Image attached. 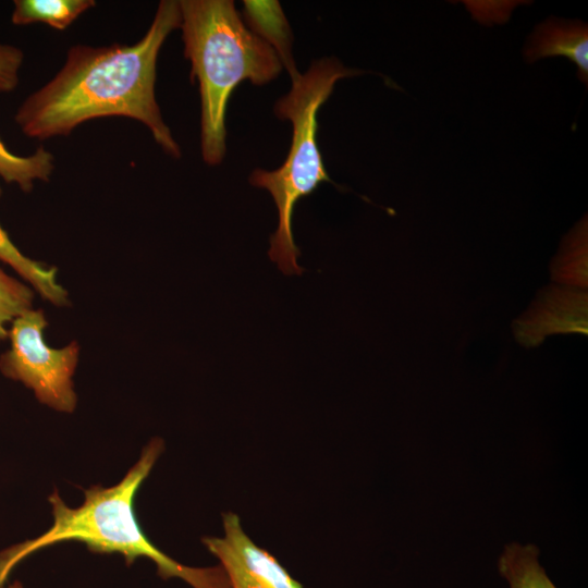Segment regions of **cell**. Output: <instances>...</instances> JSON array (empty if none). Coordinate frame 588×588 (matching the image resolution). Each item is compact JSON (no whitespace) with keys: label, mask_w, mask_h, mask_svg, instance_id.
<instances>
[{"label":"cell","mask_w":588,"mask_h":588,"mask_svg":"<svg viewBox=\"0 0 588 588\" xmlns=\"http://www.w3.org/2000/svg\"><path fill=\"white\" fill-rule=\"evenodd\" d=\"M24 62L21 48L0 44V94L15 90L20 82V70Z\"/></svg>","instance_id":"16"},{"label":"cell","mask_w":588,"mask_h":588,"mask_svg":"<svg viewBox=\"0 0 588 588\" xmlns=\"http://www.w3.org/2000/svg\"><path fill=\"white\" fill-rule=\"evenodd\" d=\"M553 279L564 285L587 286V221H580L564 238L552 265Z\"/></svg>","instance_id":"14"},{"label":"cell","mask_w":588,"mask_h":588,"mask_svg":"<svg viewBox=\"0 0 588 588\" xmlns=\"http://www.w3.org/2000/svg\"><path fill=\"white\" fill-rule=\"evenodd\" d=\"M180 25L179 1L162 0L135 44L72 46L59 72L17 108L15 123L25 136L45 140L68 136L90 120L130 118L147 126L166 154L180 158L181 148L163 121L155 93L159 51Z\"/></svg>","instance_id":"1"},{"label":"cell","mask_w":588,"mask_h":588,"mask_svg":"<svg viewBox=\"0 0 588 588\" xmlns=\"http://www.w3.org/2000/svg\"><path fill=\"white\" fill-rule=\"evenodd\" d=\"M11 22L23 26L36 23L64 30L84 12L95 7L94 0H14Z\"/></svg>","instance_id":"11"},{"label":"cell","mask_w":588,"mask_h":588,"mask_svg":"<svg viewBox=\"0 0 588 588\" xmlns=\"http://www.w3.org/2000/svg\"><path fill=\"white\" fill-rule=\"evenodd\" d=\"M48 322L41 309H29L9 328L10 346L0 355V372L33 391L44 405L62 413L76 407L73 376L79 356L76 342L54 348L45 342Z\"/></svg>","instance_id":"5"},{"label":"cell","mask_w":588,"mask_h":588,"mask_svg":"<svg viewBox=\"0 0 588 588\" xmlns=\"http://www.w3.org/2000/svg\"><path fill=\"white\" fill-rule=\"evenodd\" d=\"M224 536L203 539L216 555L231 588H303L266 550L256 546L234 513L223 515Z\"/></svg>","instance_id":"6"},{"label":"cell","mask_w":588,"mask_h":588,"mask_svg":"<svg viewBox=\"0 0 588 588\" xmlns=\"http://www.w3.org/2000/svg\"><path fill=\"white\" fill-rule=\"evenodd\" d=\"M184 56L197 79L201 102V156L209 166L225 155V112L234 88L244 79L264 85L282 63L261 37L247 28L231 0H181Z\"/></svg>","instance_id":"3"},{"label":"cell","mask_w":588,"mask_h":588,"mask_svg":"<svg viewBox=\"0 0 588 588\" xmlns=\"http://www.w3.org/2000/svg\"><path fill=\"white\" fill-rule=\"evenodd\" d=\"M360 73L359 70L345 68L335 58L317 60L307 72L292 81L291 90L275 102V115L290 120L293 126L289 155L283 164L273 171L254 170L249 183L267 189L278 208V228L270 236L268 255L285 275H301L304 271L297 264L301 250L292 232L295 206L321 183L332 182L317 143L318 110L339 79Z\"/></svg>","instance_id":"4"},{"label":"cell","mask_w":588,"mask_h":588,"mask_svg":"<svg viewBox=\"0 0 588 588\" xmlns=\"http://www.w3.org/2000/svg\"><path fill=\"white\" fill-rule=\"evenodd\" d=\"M162 450V440L152 439L119 483L85 489V500L77 507L68 506L54 490L48 498L52 526L37 538L0 551V586L34 552L59 542L78 541L93 552L120 553L128 566L138 558L149 559L163 579L177 577L193 588H231L221 566L195 568L177 563L152 544L138 524L134 500Z\"/></svg>","instance_id":"2"},{"label":"cell","mask_w":588,"mask_h":588,"mask_svg":"<svg viewBox=\"0 0 588 588\" xmlns=\"http://www.w3.org/2000/svg\"><path fill=\"white\" fill-rule=\"evenodd\" d=\"M587 331V293L571 286L546 287L514 323L515 336L525 346H537L553 333Z\"/></svg>","instance_id":"7"},{"label":"cell","mask_w":588,"mask_h":588,"mask_svg":"<svg viewBox=\"0 0 588 588\" xmlns=\"http://www.w3.org/2000/svg\"><path fill=\"white\" fill-rule=\"evenodd\" d=\"M565 57L577 65L578 78L588 84V27L581 21L550 17L530 34L524 57L528 63L549 57Z\"/></svg>","instance_id":"8"},{"label":"cell","mask_w":588,"mask_h":588,"mask_svg":"<svg viewBox=\"0 0 588 588\" xmlns=\"http://www.w3.org/2000/svg\"><path fill=\"white\" fill-rule=\"evenodd\" d=\"M34 289L0 267V342L8 340L12 322L33 308Z\"/></svg>","instance_id":"15"},{"label":"cell","mask_w":588,"mask_h":588,"mask_svg":"<svg viewBox=\"0 0 588 588\" xmlns=\"http://www.w3.org/2000/svg\"><path fill=\"white\" fill-rule=\"evenodd\" d=\"M54 170V157L45 147L33 154L20 156L8 149L0 138V179L15 184L21 191L29 193L35 182H48Z\"/></svg>","instance_id":"12"},{"label":"cell","mask_w":588,"mask_h":588,"mask_svg":"<svg viewBox=\"0 0 588 588\" xmlns=\"http://www.w3.org/2000/svg\"><path fill=\"white\" fill-rule=\"evenodd\" d=\"M539 550L534 544L512 542L504 547L498 567L510 588H556L538 561Z\"/></svg>","instance_id":"13"},{"label":"cell","mask_w":588,"mask_h":588,"mask_svg":"<svg viewBox=\"0 0 588 588\" xmlns=\"http://www.w3.org/2000/svg\"><path fill=\"white\" fill-rule=\"evenodd\" d=\"M244 16L252 30L277 52L292 78L299 73L292 57V34L278 1H244Z\"/></svg>","instance_id":"10"},{"label":"cell","mask_w":588,"mask_h":588,"mask_svg":"<svg viewBox=\"0 0 588 588\" xmlns=\"http://www.w3.org/2000/svg\"><path fill=\"white\" fill-rule=\"evenodd\" d=\"M2 187L0 184V196ZM0 261L10 266L36 293L54 306L70 304L68 291L57 280V269L24 255L0 225Z\"/></svg>","instance_id":"9"},{"label":"cell","mask_w":588,"mask_h":588,"mask_svg":"<svg viewBox=\"0 0 588 588\" xmlns=\"http://www.w3.org/2000/svg\"><path fill=\"white\" fill-rule=\"evenodd\" d=\"M0 588H23L22 584L20 581H14L10 585H2Z\"/></svg>","instance_id":"17"}]
</instances>
